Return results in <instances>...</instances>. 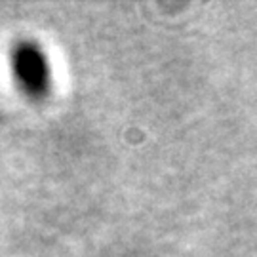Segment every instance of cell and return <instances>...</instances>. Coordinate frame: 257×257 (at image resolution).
<instances>
[{
  "label": "cell",
  "mask_w": 257,
  "mask_h": 257,
  "mask_svg": "<svg viewBox=\"0 0 257 257\" xmlns=\"http://www.w3.org/2000/svg\"><path fill=\"white\" fill-rule=\"evenodd\" d=\"M16 73L19 80L27 84L31 90H38L44 86L46 73H44V59L40 57L37 50L33 48H21L16 52Z\"/></svg>",
  "instance_id": "obj_1"
}]
</instances>
